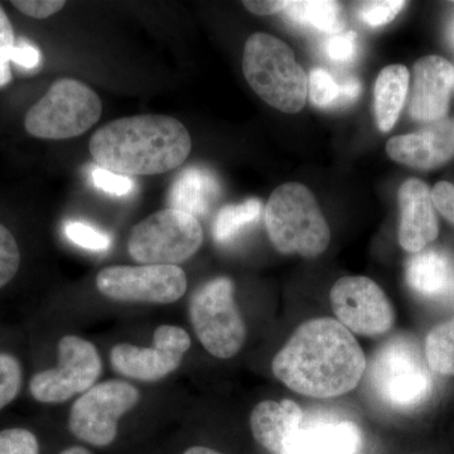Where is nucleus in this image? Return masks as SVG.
<instances>
[{"instance_id": "1", "label": "nucleus", "mask_w": 454, "mask_h": 454, "mask_svg": "<svg viewBox=\"0 0 454 454\" xmlns=\"http://www.w3.org/2000/svg\"><path fill=\"white\" fill-rule=\"evenodd\" d=\"M366 357L348 328L330 317L309 319L274 357L271 370L294 393L331 399L356 389Z\"/></svg>"}, {"instance_id": "2", "label": "nucleus", "mask_w": 454, "mask_h": 454, "mask_svg": "<svg viewBox=\"0 0 454 454\" xmlns=\"http://www.w3.org/2000/svg\"><path fill=\"white\" fill-rule=\"evenodd\" d=\"M90 153L101 168L125 177L154 176L182 166L192 149L190 133L172 116H127L95 131Z\"/></svg>"}, {"instance_id": "3", "label": "nucleus", "mask_w": 454, "mask_h": 454, "mask_svg": "<svg viewBox=\"0 0 454 454\" xmlns=\"http://www.w3.org/2000/svg\"><path fill=\"white\" fill-rule=\"evenodd\" d=\"M245 79L269 106L295 114L306 106L309 77L288 44L268 33H254L245 43Z\"/></svg>"}, {"instance_id": "4", "label": "nucleus", "mask_w": 454, "mask_h": 454, "mask_svg": "<svg viewBox=\"0 0 454 454\" xmlns=\"http://www.w3.org/2000/svg\"><path fill=\"white\" fill-rule=\"evenodd\" d=\"M265 226L278 252L316 258L331 240L330 226L316 197L301 184H286L265 206Z\"/></svg>"}, {"instance_id": "5", "label": "nucleus", "mask_w": 454, "mask_h": 454, "mask_svg": "<svg viewBox=\"0 0 454 454\" xmlns=\"http://www.w3.org/2000/svg\"><path fill=\"white\" fill-rule=\"evenodd\" d=\"M376 395L395 411H415L434 390L432 372L417 340L396 334L382 343L370 364Z\"/></svg>"}, {"instance_id": "6", "label": "nucleus", "mask_w": 454, "mask_h": 454, "mask_svg": "<svg viewBox=\"0 0 454 454\" xmlns=\"http://www.w3.org/2000/svg\"><path fill=\"white\" fill-rule=\"evenodd\" d=\"M97 92L79 80L64 77L26 114V130L35 138L62 140L82 136L100 119Z\"/></svg>"}, {"instance_id": "7", "label": "nucleus", "mask_w": 454, "mask_h": 454, "mask_svg": "<svg viewBox=\"0 0 454 454\" xmlns=\"http://www.w3.org/2000/svg\"><path fill=\"white\" fill-rule=\"evenodd\" d=\"M190 318L203 348L217 358L234 357L243 348L247 325L235 303V286L225 277L200 286L190 301Z\"/></svg>"}, {"instance_id": "8", "label": "nucleus", "mask_w": 454, "mask_h": 454, "mask_svg": "<svg viewBox=\"0 0 454 454\" xmlns=\"http://www.w3.org/2000/svg\"><path fill=\"white\" fill-rule=\"evenodd\" d=\"M203 243L201 223L187 212L164 208L131 230L128 252L140 265H177L192 258Z\"/></svg>"}, {"instance_id": "9", "label": "nucleus", "mask_w": 454, "mask_h": 454, "mask_svg": "<svg viewBox=\"0 0 454 454\" xmlns=\"http://www.w3.org/2000/svg\"><path fill=\"white\" fill-rule=\"evenodd\" d=\"M139 402V391L129 382L112 380L95 385L76 400L68 428L74 437L97 447L112 444L118 420Z\"/></svg>"}, {"instance_id": "10", "label": "nucleus", "mask_w": 454, "mask_h": 454, "mask_svg": "<svg viewBox=\"0 0 454 454\" xmlns=\"http://www.w3.org/2000/svg\"><path fill=\"white\" fill-rule=\"evenodd\" d=\"M101 358L97 348L77 336H65L59 343V366L33 376L29 390L37 402L59 404L76 394L86 393L100 378Z\"/></svg>"}, {"instance_id": "11", "label": "nucleus", "mask_w": 454, "mask_h": 454, "mask_svg": "<svg viewBox=\"0 0 454 454\" xmlns=\"http://www.w3.org/2000/svg\"><path fill=\"white\" fill-rule=\"evenodd\" d=\"M97 286L113 301L169 304L186 294L187 277L177 265H115L98 274Z\"/></svg>"}, {"instance_id": "12", "label": "nucleus", "mask_w": 454, "mask_h": 454, "mask_svg": "<svg viewBox=\"0 0 454 454\" xmlns=\"http://www.w3.org/2000/svg\"><path fill=\"white\" fill-rule=\"evenodd\" d=\"M331 304L349 333L376 337L389 333L395 310L384 291L367 277H345L331 289Z\"/></svg>"}, {"instance_id": "13", "label": "nucleus", "mask_w": 454, "mask_h": 454, "mask_svg": "<svg viewBox=\"0 0 454 454\" xmlns=\"http://www.w3.org/2000/svg\"><path fill=\"white\" fill-rule=\"evenodd\" d=\"M153 348H138L129 343L114 346L110 360L116 372L142 381H157L176 372L191 348L186 331L176 325H160L155 330Z\"/></svg>"}, {"instance_id": "14", "label": "nucleus", "mask_w": 454, "mask_h": 454, "mask_svg": "<svg viewBox=\"0 0 454 454\" xmlns=\"http://www.w3.org/2000/svg\"><path fill=\"white\" fill-rule=\"evenodd\" d=\"M454 85V67L441 56H427L414 65L409 114L415 121H437L446 116Z\"/></svg>"}, {"instance_id": "15", "label": "nucleus", "mask_w": 454, "mask_h": 454, "mask_svg": "<svg viewBox=\"0 0 454 454\" xmlns=\"http://www.w3.org/2000/svg\"><path fill=\"white\" fill-rule=\"evenodd\" d=\"M399 243L408 253L427 249L437 239L439 227L432 191L417 178L406 179L399 190Z\"/></svg>"}, {"instance_id": "16", "label": "nucleus", "mask_w": 454, "mask_h": 454, "mask_svg": "<svg viewBox=\"0 0 454 454\" xmlns=\"http://www.w3.org/2000/svg\"><path fill=\"white\" fill-rule=\"evenodd\" d=\"M391 160L414 168H437L454 155V121H442L418 133L391 138L387 145Z\"/></svg>"}, {"instance_id": "17", "label": "nucleus", "mask_w": 454, "mask_h": 454, "mask_svg": "<svg viewBox=\"0 0 454 454\" xmlns=\"http://www.w3.org/2000/svg\"><path fill=\"white\" fill-rule=\"evenodd\" d=\"M303 411L293 400H265L253 409L250 427L254 438L270 454H284L303 427Z\"/></svg>"}, {"instance_id": "18", "label": "nucleus", "mask_w": 454, "mask_h": 454, "mask_svg": "<svg viewBox=\"0 0 454 454\" xmlns=\"http://www.w3.org/2000/svg\"><path fill=\"white\" fill-rule=\"evenodd\" d=\"M406 283L428 300H447L454 289V262L446 253L424 249L406 262Z\"/></svg>"}, {"instance_id": "19", "label": "nucleus", "mask_w": 454, "mask_h": 454, "mask_svg": "<svg viewBox=\"0 0 454 454\" xmlns=\"http://www.w3.org/2000/svg\"><path fill=\"white\" fill-rule=\"evenodd\" d=\"M363 444V433L355 423L303 424L289 454H360Z\"/></svg>"}, {"instance_id": "20", "label": "nucleus", "mask_w": 454, "mask_h": 454, "mask_svg": "<svg viewBox=\"0 0 454 454\" xmlns=\"http://www.w3.org/2000/svg\"><path fill=\"white\" fill-rule=\"evenodd\" d=\"M221 196L219 178L205 167H190L179 173L169 191V206L192 216H205Z\"/></svg>"}, {"instance_id": "21", "label": "nucleus", "mask_w": 454, "mask_h": 454, "mask_svg": "<svg viewBox=\"0 0 454 454\" xmlns=\"http://www.w3.org/2000/svg\"><path fill=\"white\" fill-rule=\"evenodd\" d=\"M411 74L403 65H390L379 74L373 90V112L379 129H393L409 91Z\"/></svg>"}, {"instance_id": "22", "label": "nucleus", "mask_w": 454, "mask_h": 454, "mask_svg": "<svg viewBox=\"0 0 454 454\" xmlns=\"http://www.w3.org/2000/svg\"><path fill=\"white\" fill-rule=\"evenodd\" d=\"M286 17L301 26L336 35L345 28L340 3L328 0H294L286 2Z\"/></svg>"}, {"instance_id": "23", "label": "nucleus", "mask_w": 454, "mask_h": 454, "mask_svg": "<svg viewBox=\"0 0 454 454\" xmlns=\"http://www.w3.org/2000/svg\"><path fill=\"white\" fill-rule=\"evenodd\" d=\"M262 212V205L258 199H249L221 208L212 226L215 240L219 244L234 240L243 230L260 219Z\"/></svg>"}, {"instance_id": "24", "label": "nucleus", "mask_w": 454, "mask_h": 454, "mask_svg": "<svg viewBox=\"0 0 454 454\" xmlns=\"http://www.w3.org/2000/svg\"><path fill=\"white\" fill-rule=\"evenodd\" d=\"M424 356L430 372L454 376V318L430 331L424 346Z\"/></svg>"}, {"instance_id": "25", "label": "nucleus", "mask_w": 454, "mask_h": 454, "mask_svg": "<svg viewBox=\"0 0 454 454\" xmlns=\"http://www.w3.org/2000/svg\"><path fill=\"white\" fill-rule=\"evenodd\" d=\"M309 89L310 100L318 107L339 106L340 83L324 68H315L309 74Z\"/></svg>"}, {"instance_id": "26", "label": "nucleus", "mask_w": 454, "mask_h": 454, "mask_svg": "<svg viewBox=\"0 0 454 454\" xmlns=\"http://www.w3.org/2000/svg\"><path fill=\"white\" fill-rule=\"evenodd\" d=\"M65 232L74 244L79 245L86 250L106 252L112 247L110 235L88 225V223H80V221L66 223Z\"/></svg>"}, {"instance_id": "27", "label": "nucleus", "mask_w": 454, "mask_h": 454, "mask_svg": "<svg viewBox=\"0 0 454 454\" xmlns=\"http://www.w3.org/2000/svg\"><path fill=\"white\" fill-rule=\"evenodd\" d=\"M403 0H372L358 4L357 14L364 23L370 27H381L395 20L405 8Z\"/></svg>"}, {"instance_id": "28", "label": "nucleus", "mask_w": 454, "mask_h": 454, "mask_svg": "<svg viewBox=\"0 0 454 454\" xmlns=\"http://www.w3.org/2000/svg\"><path fill=\"white\" fill-rule=\"evenodd\" d=\"M22 385V369L16 357L0 354V409L13 402Z\"/></svg>"}, {"instance_id": "29", "label": "nucleus", "mask_w": 454, "mask_h": 454, "mask_svg": "<svg viewBox=\"0 0 454 454\" xmlns=\"http://www.w3.org/2000/svg\"><path fill=\"white\" fill-rule=\"evenodd\" d=\"M20 247L13 234L0 223V289L7 286L20 269Z\"/></svg>"}, {"instance_id": "30", "label": "nucleus", "mask_w": 454, "mask_h": 454, "mask_svg": "<svg viewBox=\"0 0 454 454\" xmlns=\"http://www.w3.org/2000/svg\"><path fill=\"white\" fill-rule=\"evenodd\" d=\"M16 46L13 27L0 5V89L12 82L11 55Z\"/></svg>"}, {"instance_id": "31", "label": "nucleus", "mask_w": 454, "mask_h": 454, "mask_svg": "<svg viewBox=\"0 0 454 454\" xmlns=\"http://www.w3.org/2000/svg\"><path fill=\"white\" fill-rule=\"evenodd\" d=\"M37 438L26 429H5L0 432V454H38Z\"/></svg>"}, {"instance_id": "32", "label": "nucleus", "mask_w": 454, "mask_h": 454, "mask_svg": "<svg viewBox=\"0 0 454 454\" xmlns=\"http://www.w3.org/2000/svg\"><path fill=\"white\" fill-rule=\"evenodd\" d=\"M357 35L355 32L331 35L325 41V55L334 62H351L357 53Z\"/></svg>"}, {"instance_id": "33", "label": "nucleus", "mask_w": 454, "mask_h": 454, "mask_svg": "<svg viewBox=\"0 0 454 454\" xmlns=\"http://www.w3.org/2000/svg\"><path fill=\"white\" fill-rule=\"evenodd\" d=\"M91 177L95 186L110 195L125 196L133 191L134 182L129 177L110 172L101 167L92 169Z\"/></svg>"}, {"instance_id": "34", "label": "nucleus", "mask_w": 454, "mask_h": 454, "mask_svg": "<svg viewBox=\"0 0 454 454\" xmlns=\"http://www.w3.org/2000/svg\"><path fill=\"white\" fill-rule=\"evenodd\" d=\"M12 4L26 16L35 18V20H46L64 9L66 2H62V0H14Z\"/></svg>"}, {"instance_id": "35", "label": "nucleus", "mask_w": 454, "mask_h": 454, "mask_svg": "<svg viewBox=\"0 0 454 454\" xmlns=\"http://www.w3.org/2000/svg\"><path fill=\"white\" fill-rule=\"evenodd\" d=\"M41 51L37 47L25 40L16 42V46L12 51L11 62L26 70H33L41 65Z\"/></svg>"}, {"instance_id": "36", "label": "nucleus", "mask_w": 454, "mask_h": 454, "mask_svg": "<svg viewBox=\"0 0 454 454\" xmlns=\"http://www.w3.org/2000/svg\"><path fill=\"white\" fill-rule=\"evenodd\" d=\"M244 7L256 16H269V14L279 13L286 8V2L283 0H262V2H256V0H245L243 3Z\"/></svg>"}, {"instance_id": "37", "label": "nucleus", "mask_w": 454, "mask_h": 454, "mask_svg": "<svg viewBox=\"0 0 454 454\" xmlns=\"http://www.w3.org/2000/svg\"><path fill=\"white\" fill-rule=\"evenodd\" d=\"M340 94L339 106L342 104H349L356 100L361 95V82L355 77H348L345 82L340 83Z\"/></svg>"}, {"instance_id": "38", "label": "nucleus", "mask_w": 454, "mask_h": 454, "mask_svg": "<svg viewBox=\"0 0 454 454\" xmlns=\"http://www.w3.org/2000/svg\"><path fill=\"white\" fill-rule=\"evenodd\" d=\"M184 454H223L217 452V450H210V448L206 447H192L190 450H187Z\"/></svg>"}, {"instance_id": "39", "label": "nucleus", "mask_w": 454, "mask_h": 454, "mask_svg": "<svg viewBox=\"0 0 454 454\" xmlns=\"http://www.w3.org/2000/svg\"><path fill=\"white\" fill-rule=\"evenodd\" d=\"M59 454H91L88 450L82 447H71L67 448V450H62Z\"/></svg>"}, {"instance_id": "40", "label": "nucleus", "mask_w": 454, "mask_h": 454, "mask_svg": "<svg viewBox=\"0 0 454 454\" xmlns=\"http://www.w3.org/2000/svg\"><path fill=\"white\" fill-rule=\"evenodd\" d=\"M448 37H450V41L452 42L454 46V20L452 25H450V29H448Z\"/></svg>"}, {"instance_id": "41", "label": "nucleus", "mask_w": 454, "mask_h": 454, "mask_svg": "<svg viewBox=\"0 0 454 454\" xmlns=\"http://www.w3.org/2000/svg\"><path fill=\"white\" fill-rule=\"evenodd\" d=\"M450 298H454V289H453V293H452V297H450Z\"/></svg>"}, {"instance_id": "42", "label": "nucleus", "mask_w": 454, "mask_h": 454, "mask_svg": "<svg viewBox=\"0 0 454 454\" xmlns=\"http://www.w3.org/2000/svg\"><path fill=\"white\" fill-rule=\"evenodd\" d=\"M454 223V220H453V223Z\"/></svg>"}, {"instance_id": "43", "label": "nucleus", "mask_w": 454, "mask_h": 454, "mask_svg": "<svg viewBox=\"0 0 454 454\" xmlns=\"http://www.w3.org/2000/svg\"><path fill=\"white\" fill-rule=\"evenodd\" d=\"M453 88H454V85H453Z\"/></svg>"}]
</instances>
